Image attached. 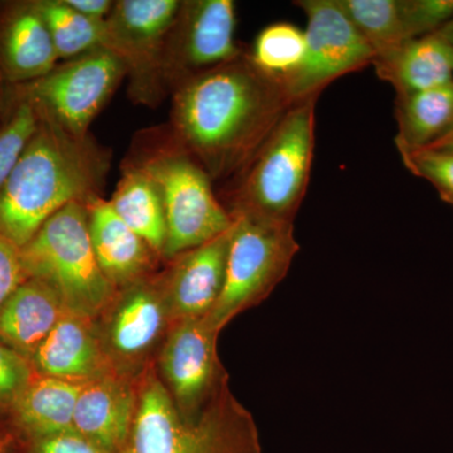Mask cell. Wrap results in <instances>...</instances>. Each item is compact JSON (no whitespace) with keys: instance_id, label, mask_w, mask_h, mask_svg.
<instances>
[{"instance_id":"cell-11","label":"cell","mask_w":453,"mask_h":453,"mask_svg":"<svg viewBox=\"0 0 453 453\" xmlns=\"http://www.w3.org/2000/svg\"><path fill=\"white\" fill-rule=\"evenodd\" d=\"M235 16L232 0H181L164 47L166 94L243 53L235 43Z\"/></svg>"},{"instance_id":"cell-12","label":"cell","mask_w":453,"mask_h":453,"mask_svg":"<svg viewBox=\"0 0 453 453\" xmlns=\"http://www.w3.org/2000/svg\"><path fill=\"white\" fill-rule=\"evenodd\" d=\"M219 332L208 316L172 325L159 356L163 383L179 412L196 419L226 392L217 354Z\"/></svg>"},{"instance_id":"cell-34","label":"cell","mask_w":453,"mask_h":453,"mask_svg":"<svg viewBox=\"0 0 453 453\" xmlns=\"http://www.w3.org/2000/svg\"><path fill=\"white\" fill-rule=\"evenodd\" d=\"M426 148L453 153V124L447 129L445 134H442V135L436 140V142H432L431 145L426 146Z\"/></svg>"},{"instance_id":"cell-1","label":"cell","mask_w":453,"mask_h":453,"mask_svg":"<svg viewBox=\"0 0 453 453\" xmlns=\"http://www.w3.org/2000/svg\"><path fill=\"white\" fill-rule=\"evenodd\" d=\"M170 96L168 129L211 181L238 177L292 105L281 77L244 52Z\"/></svg>"},{"instance_id":"cell-33","label":"cell","mask_w":453,"mask_h":453,"mask_svg":"<svg viewBox=\"0 0 453 453\" xmlns=\"http://www.w3.org/2000/svg\"><path fill=\"white\" fill-rule=\"evenodd\" d=\"M77 13L94 20H106L113 7L112 0H65Z\"/></svg>"},{"instance_id":"cell-14","label":"cell","mask_w":453,"mask_h":453,"mask_svg":"<svg viewBox=\"0 0 453 453\" xmlns=\"http://www.w3.org/2000/svg\"><path fill=\"white\" fill-rule=\"evenodd\" d=\"M232 232L234 225L219 237L169 259L168 268L159 273L173 324L204 318L216 306L225 285Z\"/></svg>"},{"instance_id":"cell-4","label":"cell","mask_w":453,"mask_h":453,"mask_svg":"<svg viewBox=\"0 0 453 453\" xmlns=\"http://www.w3.org/2000/svg\"><path fill=\"white\" fill-rule=\"evenodd\" d=\"M127 159L153 179L162 196L166 222L163 259L196 249L234 225V217L214 195L210 175L168 127L142 134Z\"/></svg>"},{"instance_id":"cell-5","label":"cell","mask_w":453,"mask_h":453,"mask_svg":"<svg viewBox=\"0 0 453 453\" xmlns=\"http://www.w3.org/2000/svg\"><path fill=\"white\" fill-rule=\"evenodd\" d=\"M320 95L292 104L257 154L237 177L231 216L294 223L308 190Z\"/></svg>"},{"instance_id":"cell-30","label":"cell","mask_w":453,"mask_h":453,"mask_svg":"<svg viewBox=\"0 0 453 453\" xmlns=\"http://www.w3.org/2000/svg\"><path fill=\"white\" fill-rule=\"evenodd\" d=\"M35 375L28 360L0 342V407L11 408Z\"/></svg>"},{"instance_id":"cell-25","label":"cell","mask_w":453,"mask_h":453,"mask_svg":"<svg viewBox=\"0 0 453 453\" xmlns=\"http://www.w3.org/2000/svg\"><path fill=\"white\" fill-rule=\"evenodd\" d=\"M338 3L371 47L375 58L412 41L405 29L401 0H338Z\"/></svg>"},{"instance_id":"cell-19","label":"cell","mask_w":453,"mask_h":453,"mask_svg":"<svg viewBox=\"0 0 453 453\" xmlns=\"http://www.w3.org/2000/svg\"><path fill=\"white\" fill-rule=\"evenodd\" d=\"M65 310L64 301L50 285L27 279L0 308V342L31 363Z\"/></svg>"},{"instance_id":"cell-27","label":"cell","mask_w":453,"mask_h":453,"mask_svg":"<svg viewBox=\"0 0 453 453\" xmlns=\"http://www.w3.org/2000/svg\"><path fill=\"white\" fill-rule=\"evenodd\" d=\"M7 88L12 101L7 104V115L0 125V190L7 183L38 125L37 110L31 101Z\"/></svg>"},{"instance_id":"cell-17","label":"cell","mask_w":453,"mask_h":453,"mask_svg":"<svg viewBox=\"0 0 453 453\" xmlns=\"http://www.w3.org/2000/svg\"><path fill=\"white\" fill-rule=\"evenodd\" d=\"M138 404V384L111 372L81 383L73 431L109 453H122Z\"/></svg>"},{"instance_id":"cell-2","label":"cell","mask_w":453,"mask_h":453,"mask_svg":"<svg viewBox=\"0 0 453 453\" xmlns=\"http://www.w3.org/2000/svg\"><path fill=\"white\" fill-rule=\"evenodd\" d=\"M111 157L91 135L76 138L38 113L37 129L0 190V235L20 250L65 205L103 196Z\"/></svg>"},{"instance_id":"cell-7","label":"cell","mask_w":453,"mask_h":453,"mask_svg":"<svg viewBox=\"0 0 453 453\" xmlns=\"http://www.w3.org/2000/svg\"><path fill=\"white\" fill-rule=\"evenodd\" d=\"M226 257L225 285L208 319L219 332L244 310L270 296L290 270L300 246L294 223L237 214Z\"/></svg>"},{"instance_id":"cell-15","label":"cell","mask_w":453,"mask_h":453,"mask_svg":"<svg viewBox=\"0 0 453 453\" xmlns=\"http://www.w3.org/2000/svg\"><path fill=\"white\" fill-rule=\"evenodd\" d=\"M59 64L38 0L0 5V82L26 85Z\"/></svg>"},{"instance_id":"cell-8","label":"cell","mask_w":453,"mask_h":453,"mask_svg":"<svg viewBox=\"0 0 453 453\" xmlns=\"http://www.w3.org/2000/svg\"><path fill=\"white\" fill-rule=\"evenodd\" d=\"M127 79V68L115 53L97 49L26 85L11 86L28 98L37 112L76 138L89 135V127Z\"/></svg>"},{"instance_id":"cell-32","label":"cell","mask_w":453,"mask_h":453,"mask_svg":"<svg viewBox=\"0 0 453 453\" xmlns=\"http://www.w3.org/2000/svg\"><path fill=\"white\" fill-rule=\"evenodd\" d=\"M28 453H109L76 432L29 441Z\"/></svg>"},{"instance_id":"cell-6","label":"cell","mask_w":453,"mask_h":453,"mask_svg":"<svg viewBox=\"0 0 453 453\" xmlns=\"http://www.w3.org/2000/svg\"><path fill=\"white\" fill-rule=\"evenodd\" d=\"M20 257L27 279L46 282L74 314L96 320L118 291L98 266L83 203H71L50 217L20 249Z\"/></svg>"},{"instance_id":"cell-22","label":"cell","mask_w":453,"mask_h":453,"mask_svg":"<svg viewBox=\"0 0 453 453\" xmlns=\"http://www.w3.org/2000/svg\"><path fill=\"white\" fill-rule=\"evenodd\" d=\"M112 210L163 258L166 241L165 211L153 179L129 159L109 199Z\"/></svg>"},{"instance_id":"cell-21","label":"cell","mask_w":453,"mask_h":453,"mask_svg":"<svg viewBox=\"0 0 453 453\" xmlns=\"http://www.w3.org/2000/svg\"><path fill=\"white\" fill-rule=\"evenodd\" d=\"M81 383L35 375L12 405V417L29 441L73 431L74 410Z\"/></svg>"},{"instance_id":"cell-23","label":"cell","mask_w":453,"mask_h":453,"mask_svg":"<svg viewBox=\"0 0 453 453\" xmlns=\"http://www.w3.org/2000/svg\"><path fill=\"white\" fill-rule=\"evenodd\" d=\"M395 119L398 151L431 145L453 124V82L396 96Z\"/></svg>"},{"instance_id":"cell-26","label":"cell","mask_w":453,"mask_h":453,"mask_svg":"<svg viewBox=\"0 0 453 453\" xmlns=\"http://www.w3.org/2000/svg\"><path fill=\"white\" fill-rule=\"evenodd\" d=\"M305 53V33L290 23H273L262 29L249 53L265 73L285 77L299 67Z\"/></svg>"},{"instance_id":"cell-31","label":"cell","mask_w":453,"mask_h":453,"mask_svg":"<svg viewBox=\"0 0 453 453\" xmlns=\"http://www.w3.org/2000/svg\"><path fill=\"white\" fill-rule=\"evenodd\" d=\"M26 280L20 250L0 235V308Z\"/></svg>"},{"instance_id":"cell-9","label":"cell","mask_w":453,"mask_h":453,"mask_svg":"<svg viewBox=\"0 0 453 453\" xmlns=\"http://www.w3.org/2000/svg\"><path fill=\"white\" fill-rule=\"evenodd\" d=\"M181 0H116L106 18L105 49L121 59L129 96L157 106L166 94L162 79L164 47Z\"/></svg>"},{"instance_id":"cell-16","label":"cell","mask_w":453,"mask_h":453,"mask_svg":"<svg viewBox=\"0 0 453 453\" xmlns=\"http://www.w3.org/2000/svg\"><path fill=\"white\" fill-rule=\"evenodd\" d=\"M41 377L76 383L118 372L101 342L96 320L65 310L31 360Z\"/></svg>"},{"instance_id":"cell-18","label":"cell","mask_w":453,"mask_h":453,"mask_svg":"<svg viewBox=\"0 0 453 453\" xmlns=\"http://www.w3.org/2000/svg\"><path fill=\"white\" fill-rule=\"evenodd\" d=\"M92 249L116 290L155 275L162 257L116 214L104 196L86 204Z\"/></svg>"},{"instance_id":"cell-28","label":"cell","mask_w":453,"mask_h":453,"mask_svg":"<svg viewBox=\"0 0 453 453\" xmlns=\"http://www.w3.org/2000/svg\"><path fill=\"white\" fill-rule=\"evenodd\" d=\"M399 154L405 168L431 183L441 199L453 207V153L422 148Z\"/></svg>"},{"instance_id":"cell-35","label":"cell","mask_w":453,"mask_h":453,"mask_svg":"<svg viewBox=\"0 0 453 453\" xmlns=\"http://www.w3.org/2000/svg\"><path fill=\"white\" fill-rule=\"evenodd\" d=\"M438 35H442L443 38L453 47V18L449 23H446L442 28L438 29Z\"/></svg>"},{"instance_id":"cell-3","label":"cell","mask_w":453,"mask_h":453,"mask_svg":"<svg viewBox=\"0 0 453 453\" xmlns=\"http://www.w3.org/2000/svg\"><path fill=\"white\" fill-rule=\"evenodd\" d=\"M122 453H262L251 417L228 390L196 419L183 416L153 369L138 383V404Z\"/></svg>"},{"instance_id":"cell-13","label":"cell","mask_w":453,"mask_h":453,"mask_svg":"<svg viewBox=\"0 0 453 453\" xmlns=\"http://www.w3.org/2000/svg\"><path fill=\"white\" fill-rule=\"evenodd\" d=\"M100 318L98 333L113 369L130 377L164 342L173 325L159 275L116 291Z\"/></svg>"},{"instance_id":"cell-29","label":"cell","mask_w":453,"mask_h":453,"mask_svg":"<svg viewBox=\"0 0 453 453\" xmlns=\"http://www.w3.org/2000/svg\"><path fill=\"white\" fill-rule=\"evenodd\" d=\"M410 40L432 35L453 18V0H401Z\"/></svg>"},{"instance_id":"cell-24","label":"cell","mask_w":453,"mask_h":453,"mask_svg":"<svg viewBox=\"0 0 453 453\" xmlns=\"http://www.w3.org/2000/svg\"><path fill=\"white\" fill-rule=\"evenodd\" d=\"M59 62L70 61L105 49V20L89 19L77 13L65 0H38Z\"/></svg>"},{"instance_id":"cell-10","label":"cell","mask_w":453,"mask_h":453,"mask_svg":"<svg viewBox=\"0 0 453 453\" xmlns=\"http://www.w3.org/2000/svg\"><path fill=\"white\" fill-rule=\"evenodd\" d=\"M305 12V53L296 70L281 77L291 103L320 95L345 74L372 65L375 55L338 0L295 2Z\"/></svg>"},{"instance_id":"cell-36","label":"cell","mask_w":453,"mask_h":453,"mask_svg":"<svg viewBox=\"0 0 453 453\" xmlns=\"http://www.w3.org/2000/svg\"><path fill=\"white\" fill-rule=\"evenodd\" d=\"M0 453H4V440L0 437Z\"/></svg>"},{"instance_id":"cell-20","label":"cell","mask_w":453,"mask_h":453,"mask_svg":"<svg viewBox=\"0 0 453 453\" xmlns=\"http://www.w3.org/2000/svg\"><path fill=\"white\" fill-rule=\"evenodd\" d=\"M378 77L389 82L396 96L441 88L453 82V47L437 32L405 42L372 62Z\"/></svg>"}]
</instances>
